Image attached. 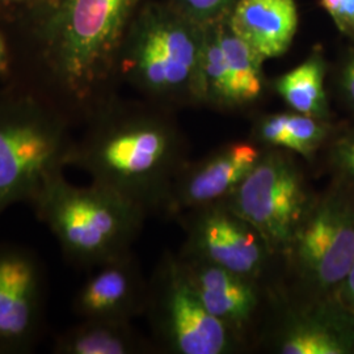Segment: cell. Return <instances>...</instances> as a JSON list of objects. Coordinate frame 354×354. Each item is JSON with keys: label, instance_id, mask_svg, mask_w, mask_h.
<instances>
[{"label": "cell", "instance_id": "8992f818", "mask_svg": "<svg viewBox=\"0 0 354 354\" xmlns=\"http://www.w3.org/2000/svg\"><path fill=\"white\" fill-rule=\"evenodd\" d=\"M143 317L158 353L232 354L243 352L231 330L203 306L177 253H162L149 277Z\"/></svg>", "mask_w": 354, "mask_h": 354}, {"label": "cell", "instance_id": "6da1fadb", "mask_svg": "<svg viewBox=\"0 0 354 354\" xmlns=\"http://www.w3.org/2000/svg\"><path fill=\"white\" fill-rule=\"evenodd\" d=\"M140 0H37L19 16L15 77L80 127L112 99L118 59Z\"/></svg>", "mask_w": 354, "mask_h": 354}, {"label": "cell", "instance_id": "cb8c5ba5", "mask_svg": "<svg viewBox=\"0 0 354 354\" xmlns=\"http://www.w3.org/2000/svg\"><path fill=\"white\" fill-rule=\"evenodd\" d=\"M336 295L354 315V263L348 276L342 281V286Z\"/></svg>", "mask_w": 354, "mask_h": 354}, {"label": "cell", "instance_id": "3957f363", "mask_svg": "<svg viewBox=\"0 0 354 354\" xmlns=\"http://www.w3.org/2000/svg\"><path fill=\"white\" fill-rule=\"evenodd\" d=\"M28 205L49 228L66 263L89 272L131 252L149 219L122 196L95 183L74 185L64 172L50 177Z\"/></svg>", "mask_w": 354, "mask_h": 354}, {"label": "cell", "instance_id": "5b68a950", "mask_svg": "<svg viewBox=\"0 0 354 354\" xmlns=\"http://www.w3.org/2000/svg\"><path fill=\"white\" fill-rule=\"evenodd\" d=\"M354 263V188L330 177L281 257L279 289L301 299L337 294Z\"/></svg>", "mask_w": 354, "mask_h": 354}, {"label": "cell", "instance_id": "52a82bcc", "mask_svg": "<svg viewBox=\"0 0 354 354\" xmlns=\"http://www.w3.org/2000/svg\"><path fill=\"white\" fill-rule=\"evenodd\" d=\"M294 152L263 147L259 162L223 203L266 239L279 259L317 192Z\"/></svg>", "mask_w": 354, "mask_h": 354}, {"label": "cell", "instance_id": "ba28073f", "mask_svg": "<svg viewBox=\"0 0 354 354\" xmlns=\"http://www.w3.org/2000/svg\"><path fill=\"white\" fill-rule=\"evenodd\" d=\"M177 221L185 231L180 253L270 288L281 285V259L259 231L223 201L180 215Z\"/></svg>", "mask_w": 354, "mask_h": 354}, {"label": "cell", "instance_id": "7c38bea8", "mask_svg": "<svg viewBox=\"0 0 354 354\" xmlns=\"http://www.w3.org/2000/svg\"><path fill=\"white\" fill-rule=\"evenodd\" d=\"M192 286L206 310L221 320L244 349H253L273 291L225 268L177 253Z\"/></svg>", "mask_w": 354, "mask_h": 354}, {"label": "cell", "instance_id": "603a6c76", "mask_svg": "<svg viewBox=\"0 0 354 354\" xmlns=\"http://www.w3.org/2000/svg\"><path fill=\"white\" fill-rule=\"evenodd\" d=\"M340 89L342 97L354 112V54L349 57L340 74Z\"/></svg>", "mask_w": 354, "mask_h": 354}, {"label": "cell", "instance_id": "e0dca14e", "mask_svg": "<svg viewBox=\"0 0 354 354\" xmlns=\"http://www.w3.org/2000/svg\"><path fill=\"white\" fill-rule=\"evenodd\" d=\"M332 130L328 120L297 112L272 114L256 129L253 140L261 147L283 149L294 152L302 160L314 163Z\"/></svg>", "mask_w": 354, "mask_h": 354}, {"label": "cell", "instance_id": "4fadbf2b", "mask_svg": "<svg viewBox=\"0 0 354 354\" xmlns=\"http://www.w3.org/2000/svg\"><path fill=\"white\" fill-rule=\"evenodd\" d=\"M263 147L254 140H236L216 147L198 160H189L178 172L165 218L228 198L259 162Z\"/></svg>", "mask_w": 354, "mask_h": 354}, {"label": "cell", "instance_id": "7402d4cb", "mask_svg": "<svg viewBox=\"0 0 354 354\" xmlns=\"http://www.w3.org/2000/svg\"><path fill=\"white\" fill-rule=\"evenodd\" d=\"M15 77V55L12 45L0 32V82L10 83Z\"/></svg>", "mask_w": 354, "mask_h": 354}, {"label": "cell", "instance_id": "2e32d148", "mask_svg": "<svg viewBox=\"0 0 354 354\" xmlns=\"http://www.w3.org/2000/svg\"><path fill=\"white\" fill-rule=\"evenodd\" d=\"M54 354L158 353L151 337H146L133 322L108 319H79L54 336Z\"/></svg>", "mask_w": 354, "mask_h": 354}, {"label": "cell", "instance_id": "9c48e42d", "mask_svg": "<svg viewBox=\"0 0 354 354\" xmlns=\"http://www.w3.org/2000/svg\"><path fill=\"white\" fill-rule=\"evenodd\" d=\"M276 354H354V315L337 295L319 299L273 291L253 349Z\"/></svg>", "mask_w": 354, "mask_h": 354}, {"label": "cell", "instance_id": "277c9868", "mask_svg": "<svg viewBox=\"0 0 354 354\" xmlns=\"http://www.w3.org/2000/svg\"><path fill=\"white\" fill-rule=\"evenodd\" d=\"M75 127L53 102L20 82L0 86V216L30 203L70 167Z\"/></svg>", "mask_w": 354, "mask_h": 354}, {"label": "cell", "instance_id": "30bf717a", "mask_svg": "<svg viewBox=\"0 0 354 354\" xmlns=\"http://www.w3.org/2000/svg\"><path fill=\"white\" fill-rule=\"evenodd\" d=\"M200 64L196 44L187 32L150 17L133 37L129 49H121L118 75L127 76L158 102L188 88L203 96Z\"/></svg>", "mask_w": 354, "mask_h": 354}, {"label": "cell", "instance_id": "d4e9b609", "mask_svg": "<svg viewBox=\"0 0 354 354\" xmlns=\"http://www.w3.org/2000/svg\"><path fill=\"white\" fill-rule=\"evenodd\" d=\"M37 0H0V11L12 13L13 16H21Z\"/></svg>", "mask_w": 354, "mask_h": 354}, {"label": "cell", "instance_id": "ffe728a7", "mask_svg": "<svg viewBox=\"0 0 354 354\" xmlns=\"http://www.w3.org/2000/svg\"><path fill=\"white\" fill-rule=\"evenodd\" d=\"M320 155L329 176L340 178L354 188V125L333 129Z\"/></svg>", "mask_w": 354, "mask_h": 354}, {"label": "cell", "instance_id": "9a60e30c", "mask_svg": "<svg viewBox=\"0 0 354 354\" xmlns=\"http://www.w3.org/2000/svg\"><path fill=\"white\" fill-rule=\"evenodd\" d=\"M298 26L294 0H239L231 19L232 33L264 62L285 54Z\"/></svg>", "mask_w": 354, "mask_h": 354}, {"label": "cell", "instance_id": "d6986e66", "mask_svg": "<svg viewBox=\"0 0 354 354\" xmlns=\"http://www.w3.org/2000/svg\"><path fill=\"white\" fill-rule=\"evenodd\" d=\"M218 42L227 62L236 104L257 99L263 89L260 71L263 61L245 41L234 33L219 36Z\"/></svg>", "mask_w": 354, "mask_h": 354}, {"label": "cell", "instance_id": "ac0fdd59", "mask_svg": "<svg viewBox=\"0 0 354 354\" xmlns=\"http://www.w3.org/2000/svg\"><path fill=\"white\" fill-rule=\"evenodd\" d=\"M324 64L319 57L310 58L281 76L276 88L297 113L328 120L327 93L324 89Z\"/></svg>", "mask_w": 354, "mask_h": 354}, {"label": "cell", "instance_id": "44dd1931", "mask_svg": "<svg viewBox=\"0 0 354 354\" xmlns=\"http://www.w3.org/2000/svg\"><path fill=\"white\" fill-rule=\"evenodd\" d=\"M322 6L342 33L354 38V0H322Z\"/></svg>", "mask_w": 354, "mask_h": 354}, {"label": "cell", "instance_id": "5bb4252c", "mask_svg": "<svg viewBox=\"0 0 354 354\" xmlns=\"http://www.w3.org/2000/svg\"><path fill=\"white\" fill-rule=\"evenodd\" d=\"M149 277L134 251L91 270L73 298L79 319L133 322L145 315Z\"/></svg>", "mask_w": 354, "mask_h": 354}, {"label": "cell", "instance_id": "7a4b0ae2", "mask_svg": "<svg viewBox=\"0 0 354 354\" xmlns=\"http://www.w3.org/2000/svg\"><path fill=\"white\" fill-rule=\"evenodd\" d=\"M75 134L70 167L150 216H165L174 181L190 147L165 115L105 102Z\"/></svg>", "mask_w": 354, "mask_h": 354}, {"label": "cell", "instance_id": "484cf974", "mask_svg": "<svg viewBox=\"0 0 354 354\" xmlns=\"http://www.w3.org/2000/svg\"><path fill=\"white\" fill-rule=\"evenodd\" d=\"M185 1L196 12L214 13L219 8H222L228 0H185Z\"/></svg>", "mask_w": 354, "mask_h": 354}, {"label": "cell", "instance_id": "8fae6325", "mask_svg": "<svg viewBox=\"0 0 354 354\" xmlns=\"http://www.w3.org/2000/svg\"><path fill=\"white\" fill-rule=\"evenodd\" d=\"M49 281L30 247L0 241V354L33 353L46 330Z\"/></svg>", "mask_w": 354, "mask_h": 354}]
</instances>
